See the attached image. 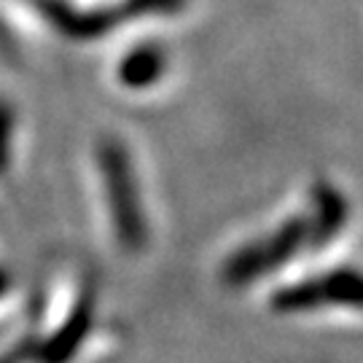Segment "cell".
Wrapping results in <instances>:
<instances>
[{"instance_id":"8992f818","label":"cell","mask_w":363,"mask_h":363,"mask_svg":"<svg viewBox=\"0 0 363 363\" xmlns=\"http://www.w3.org/2000/svg\"><path fill=\"white\" fill-rule=\"evenodd\" d=\"M89 325H91V301L89 298H84V301L78 304L76 315L70 318V323L65 325V331L54 339L52 350H49V358H52V361H62V358H67L70 352L76 350L78 342L84 339V334H86Z\"/></svg>"},{"instance_id":"7a4b0ae2","label":"cell","mask_w":363,"mask_h":363,"mask_svg":"<svg viewBox=\"0 0 363 363\" xmlns=\"http://www.w3.org/2000/svg\"><path fill=\"white\" fill-rule=\"evenodd\" d=\"M310 232L312 223L310 218H291L286 220L280 229L267 234L264 240H256L253 245L240 247L232 259L223 267V280L229 286L240 288L247 286L259 277L277 272L280 267H286L288 261L304 247H310Z\"/></svg>"},{"instance_id":"5b68a950","label":"cell","mask_w":363,"mask_h":363,"mask_svg":"<svg viewBox=\"0 0 363 363\" xmlns=\"http://www.w3.org/2000/svg\"><path fill=\"white\" fill-rule=\"evenodd\" d=\"M164 73V54L156 46H140L121 62L118 78L121 84H127L132 89H145L154 81H159Z\"/></svg>"},{"instance_id":"277c9868","label":"cell","mask_w":363,"mask_h":363,"mask_svg":"<svg viewBox=\"0 0 363 363\" xmlns=\"http://www.w3.org/2000/svg\"><path fill=\"white\" fill-rule=\"evenodd\" d=\"M310 247H323L337 237L347 223V202L334 186L318 183L315 186V216L310 218Z\"/></svg>"},{"instance_id":"3957f363","label":"cell","mask_w":363,"mask_h":363,"mask_svg":"<svg viewBox=\"0 0 363 363\" xmlns=\"http://www.w3.org/2000/svg\"><path fill=\"white\" fill-rule=\"evenodd\" d=\"M325 307L363 310V272L358 269H334L315 274L288 288H280L272 296V310L283 315L315 312Z\"/></svg>"},{"instance_id":"6da1fadb","label":"cell","mask_w":363,"mask_h":363,"mask_svg":"<svg viewBox=\"0 0 363 363\" xmlns=\"http://www.w3.org/2000/svg\"><path fill=\"white\" fill-rule=\"evenodd\" d=\"M100 167H103L105 194L113 216V226L127 250H143L148 242V223L140 205L138 181L132 175L130 156L118 140H105L100 145Z\"/></svg>"}]
</instances>
